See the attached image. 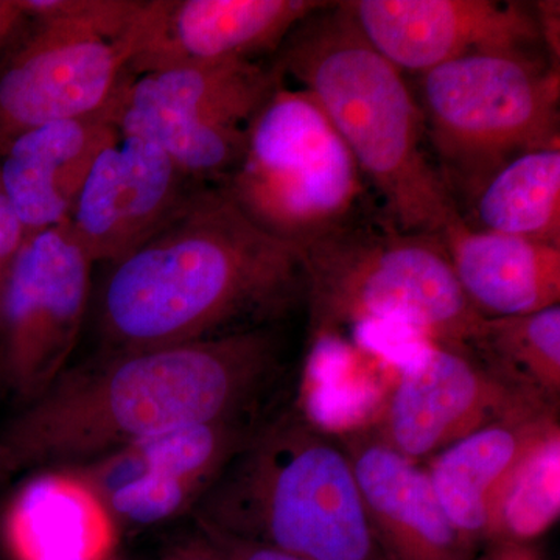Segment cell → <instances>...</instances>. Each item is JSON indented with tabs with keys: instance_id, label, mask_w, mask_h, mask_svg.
<instances>
[{
	"instance_id": "cb8c5ba5",
	"label": "cell",
	"mask_w": 560,
	"mask_h": 560,
	"mask_svg": "<svg viewBox=\"0 0 560 560\" xmlns=\"http://www.w3.org/2000/svg\"><path fill=\"white\" fill-rule=\"evenodd\" d=\"M559 517L560 429H556L525 456L501 489L485 540H540Z\"/></svg>"
},
{
	"instance_id": "f1b7e54d",
	"label": "cell",
	"mask_w": 560,
	"mask_h": 560,
	"mask_svg": "<svg viewBox=\"0 0 560 560\" xmlns=\"http://www.w3.org/2000/svg\"><path fill=\"white\" fill-rule=\"evenodd\" d=\"M164 560H226L200 533L189 541L173 548Z\"/></svg>"
},
{
	"instance_id": "2e32d148",
	"label": "cell",
	"mask_w": 560,
	"mask_h": 560,
	"mask_svg": "<svg viewBox=\"0 0 560 560\" xmlns=\"http://www.w3.org/2000/svg\"><path fill=\"white\" fill-rule=\"evenodd\" d=\"M121 95L92 116L22 132L0 151V186L27 234L68 223L92 165L119 139Z\"/></svg>"
},
{
	"instance_id": "e0dca14e",
	"label": "cell",
	"mask_w": 560,
	"mask_h": 560,
	"mask_svg": "<svg viewBox=\"0 0 560 560\" xmlns=\"http://www.w3.org/2000/svg\"><path fill=\"white\" fill-rule=\"evenodd\" d=\"M0 533L11 560H113L120 528L75 470L46 469L11 497Z\"/></svg>"
},
{
	"instance_id": "ac0fdd59",
	"label": "cell",
	"mask_w": 560,
	"mask_h": 560,
	"mask_svg": "<svg viewBox=\"0 0 560 560\" xmlns=\"http://www.w3.org/2000/svg\"><path fill=\"white\" fill-rule=\"evenodd\" d=\"M464 296L482 318L560 305V246L475 230L463 215L440 234Z\"/></svg>"
},
{
	"instance_id": "d6986e66",
	"label": "cell",
	"mask_w": 560,
	"mask_h": 560,
	"mask_svg": "<svg viewBox=\"0 0 560 560\" xmlns=\"http://www.w3.org/2000/svg\"><path fill=\"white\" fill-rule=\"evenodd\" d=\"M556 429L559 412L504 420L475 431L423 464L445 514L471 544L478 547L488 536L493 503L518 464Z\"/></svg>"
},
{
	"instance_id": "83f0119b",
	"label": "cell",
	"mask_w": 560,
	"mask_h": 560,
	"mask_svg": "<svg viewBox=\"0 0 560 560\" xmlns=\"http://www.w3.org/2000/svg\"><path fill=\"white\" fill-rule=\"evenodd\" d=\"M537 31L541 47L551 68L559 69L560 61V3L558 0H544L534 7Z\"/></svg>"
},
{
	"instance_id": "7a4b0ae2",
	"label": "cell",
	"mask_w": 560,
	"mask_h": 560,
	"mask_svg": "<svg viewBox=\"0 0 560 560\" xmlns=\"http://www.w3.org/2000/svg\"><path fill=\"white\" fill-rule=\"evenodd\" d=\"M304 254L268 234L221 186H197L147 241L109 265L98 294L105 350L278 326L305 304Z\"/></svg>"
},
{
	"instance_id": "5bb4252c",
	"label": "cell",
	"mask_w": 560,
	"mask_h": 560,
	"mask_svg": "<svg viewBox=\"0 0 560 560\" xmlns=\"http://www.w3.org/2000/svg\"><path fill=\"white\" fill-rule=\"evenodd\" d=\"M149 140L119 136L102 151L68 220L94 264L138 248L194 189Z\"/></svg>"
},
{
	"instance_id": "44dd1931",
	"label": "cell",
	"mask_w": 560,
	"mask_h": 560,
	"mask_svg": "<svg viewBox=\"0 0 560 560\" xmlns=\"http://www.w3.org/2000/svg\"><path fill=\"white\" fill-rule=\"evenodd\" d=\"M466 220L475 230L560 246V145L504 164L475 195Z\"/></svg>"
},
{
	"instance_id": "9c48e42d",
	"label": "cell",
	"mask_w": 560,
	"mask_h": 560,
	"mask_svg": "<svg viewBox=\"0 0 560 560\" xmlns=\"http://www.w3.org/2000/svg\"><path fill=\"white\" fill-rule=\"evenodd\" d=\"M92 265L69 223L25 237L0 293V371L24 405L68 370L88 311Z\"/></svg>"
},
{
	"instance_id": "9a60e30c",
	"label": "cell",
	"mask_w": 560,
	"mask_h": 560,
	"mask_svg": "<svg viewBox=\"0 0 560 560\" xmlns=\"http://www.w3.org/2000/svg\"><path fill=\"white\" fill-rule=\"evenodd\" d=\"M368 514L390 560H471L477 545L451 522L423 464L405 458L371 430L338 434Z\"/></svg>"
},
{
	"instance_id": "4316f807",
	"label": "cell",
	"mask_w": 560,
	"mask_h": 560,
	"mask_svg": "<svg viewBox=\"0 0 560 560\" xmlns=\"http://www.w3.org/2000/svg\"><path fill=\"white\" fill-rule=\"evenodd\" d=\"M471 560H548L540 540L492 537L478 545Z\"/></svg>"
},
{
	"instance_id": "ba28073f",
	"label": "cell",
	"mask_w": 560,
	"mask_h": 560,
	"mask_svg": "<svg viewBox=\"0 0 560 560\" xmlns=\"http://www.w3.org/2000/svg\"><path fill=\"white\" fill-rule=\"evenodd\" d=\"M139 0H20L27 35L0 69V151L50 121L92 116L130 83L127 32Z\"/></svg>"
},
{
	"instance_id": "5b68a950",
	"label": "cell",
	"mask_w": 560,
	"mask_h": 560,
	"mask_svg": "<svg viewBox=\"0 0 560 560\" xmlns=\"http://www.w3.org/2000/svg\"><path fill=\"white\" fill-rule=\"evenodd\" d=\"M312 337L393 327L463 348L477 320L440 235L399 230L385 213H363L302 250Z\"/></svg>"
},
{
	"instance_id": "8fae6325",
	"label": "cell",
	"mask_w": 560,
	"mask_h": 560,
	"mask_svg": "<svg viewBox=\"0 0 560 560\" xmlns=\"http://www.w3.org/2000/svg\"><path fill=\"white\" fill-rule=\"evenodd\" d=\"M265 420L162 431L70 469L90 482L120 530L149 528L191 514Z\"/></svg>"
},
{
	"instance_id": "30bf717a",
	"label": "cell",
	"mask_w": 560,
	"mask_h": 560,
	"mask_svg": "<svg viewBox=\"0 0 560 560\" xmlns=\"http://www.w3.org/2000/svg\"><path fill=\"white\" fill-rule=\"evenodd\" d=\"M559 412L490 374L464 349L419 340L372 433L415 463L504 420Z\"/></svg>"
},
{
	"instance_id": "3957f363",
	"label": "cell",
	"mask_w": 560,
	"mask_h": 560,
	"mask_svg": "<svg viewBox=\"0 0 560 560\" xmlns=\"http://www.w3.org/2000/svg\"><path fill=\"white\" fill-rule=\"evenodd\" d=\"M275 65L318 103L399 230L440 235L463 215L430 160L418 98L364 38L345 2L302 22Z\"/></svg>"
},
{
	"instance_id": "7c38bea8",
	"label": "cell",
	"mask_w": 560,
	"mask_h": 560,
	"mask_svg": "<svg viewBox=\"0 0 560 560\" xmlns=\"http://www.w3.org/2000/svg\"><path fill=\"white\" fill-rule=\"evenodd\" d=\"M320 0H147L127 32L132 77L187 62L259 61L278 54Z\"/></svg>"
},
{
	"instance_id": "4dcf8cb0",
	"label": "cell",
	"mask_w": 560,
	"mask_h": 560,
	"mask_svg": "<svg viewBox=\"0 0 560 560\" xmlns=\"http://www.w3.org/2000/svg\"><path fill=\"white\" fill-rule=\"evenodd\" d=\"M9 474L10 471L7 469L5 456H3L2 448H0V481H2L3 477Z\"/></svg>"
},
{
	"instance_id": "6da1fadb",
	"label": "cell",
	"mask_w": 560,
	"mask_h": 560,
	"mask_svg": "<svg viewBox=\"0 0 560 560\" xmlns=\"http://www.w3.org/2000/svg\"><path fill=\"white\" fill-rule=\"evenodd\" d=\"M283 370L278 326L103 352L13 419L0 438L7 469H70L162 431L268 419Z\"/></svg>"
},
{
	"instance_id": "4fadbf2b",
	"label": "cell",
	"mask_w": 560,
	"mask_h": 560,
	"mask_svg": "<svg viewBox=\"0 0 560 560\" xmlns=\"http://www.w3.org/2000/svg\"><path fill=\"white\" fill-rule=\"evenodd\" d=\"M364 38L401 73L482 54H541L534 7L497 0H349Z\"/></svg>"
},
{
	"instance_id": "603a6c76",
	"label": "cell",
	"mask_w": 560,
	"mask_h": 560,
	"mask_svg": "<svg viewBox=\"0 0 560 560\" xmlns=\"http://www.w3.org/2000/svg\"><path fill=\"white\" fill-rule=\"evenodd\" d=\"M117 128L120 136L154 143L195 186H223L245 150L246 128L198 124L171 110L130 105L124 95Z\"/></svg>"
},
{
	"instance_id": "52a82bcc",
	"label": "cell",
	"mask_w": 560,
	"mask_h": 560,
	"mask_svg": "<svg viewBox=\"0 0 560 560\" xmlns=\"http://www.w3.org/2000/svg\"><path fill=\"white\" fill-rule=\"evenodd\" d=\"M355 158L307 91L280 83L246 127L223 190L257 226L301 250L368 212Z\"/></svg>"
},
{
	"instance_id": "ffe728a7",
	"label": "cell",
	"mask_w": 560,
	"mask_h": 560,
	"mask_svg": "<svg viewBox=\"0 0 560 560\" xmlns=\"http://www.w3.org/2000/svg\"><path fill=\"white\" fill-rule=\"evenodd\" d=\"M283 80L275 61L187 62L132 77L124 101L198 124L246 128Z\"/></svg>"
},
{
	"instance_id": "277c9868",
	"label": "cell",
	"mask_w": 560,
	"mask_h": 560,
	"mask_svg": "<svg viewBox=\"0 0 560 560\" xmlns=\"http://www.w3.org/2000/svg\"><path fill=\"white\" fill-rule=\"evenodd\" d=\"M191 515L301 560H390L340 436L301 408L265 420Z\"/></svg>"
},
{
	"instance_id": "1f68e13d",
	"label": "cell",
	"mask_w": 560,
	"mask_h": 560,
	"mask_svg": "<svg viewBox=\"0 0 560 560\" xmlns=\"http://www.w3.org/2000/svg\"><path fill=\"white\" fill-rule=\"evenodd\" d=\"M113 560H119V559L116 558V559H113Z\"/></svg>"
},
{
	"instance_id": "7402d4cb",
	"label": "cell",
	"mask_w": 560,
	"mask_h": 560,
	"mask_svg": "<svg viewBox=\"0 0 560 560\" xmlns=\"http://www.w3.org/2000/svg\"><path fill=\"white\" fill-rule=\"evenodd\" d=\"M460 349L500 381L559 408L560 305L529 315L481 316Z\"/></svg>"
},
{
	"instance_id": "d4e9b609",
	"label": "cell",
	"mask_w": 560,
	"mask_h": 560,
	"mask_svg": "<svg viewBox=\"0 0 560 560\" xmlns=\"http://www.w3.org/2000/svg\"><path fill=\"white\" fill-rule=\"evenodd\" d=\"M197 530L226 560H301L256 541L209 528V526L197 525Z\"/></svg>"
},
{
	"instance_id": "f546056e",
	"label": "cell",
	"mask_w": 560,
	"mask_h": 560,
	"mask_svg": "<svg viewBox=\"0 0 560 560\" xmlns=\"http://www.w3.org/2000/svg\"><path fill=\"white\" fill-rule=\"evenodd\" d=\"M21 20V11L16 2H0V40L13 31L16 22Z\"/></svg>"
},
{
	"instance_id": "484cf974",
	"label": "cell",
	"mask_w": 560,
	"mask_h": 560,
	"mask_svg": "<svg viewBox=\"0 0 560 560\" xmlns=\"http://www.w3.org/2000/svg\"><path fill=\"white\" fill-rule=\"evenodd\" d=\"M27 235L20 217L0 186V293Z\"/></svg>"
},
{
	"instance_id": "8992f818",
	"label": "cell",
	"mask_w": 560,
	"mask_h": 560,
	"mask_svg": "<svg viewBox=\"0 0 560 560\" xmlns=\"http://www.w3.org/2000/svg\"><path fill=\"white\" fill-rule=\"evenodd\" d=\"M420 109L453 201L470 205L504 164L560 145V70L541 54H482L420 75Z\"/></svg>"
}]
</instances>
